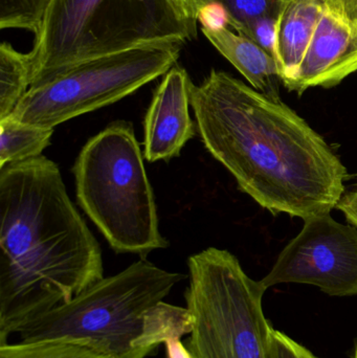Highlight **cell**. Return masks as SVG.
<instances>
[{
  "mask_svg": "<svg viewBox=\"0 0 357 358\" xmlns=\"http://www.w3.org/2000/svg\"><path fill=\"white\" fill-rule=\"evenodd\" d=\"M231 14V27L245 36L252 21L264 16L278 17L282 0H220Z\"/></svg>",
  "mask_w": 357,
  "mask_h": 358,
  "instance_id": "obj_17",
  "label": "cell"
},
{
  "mask_svg": "<svg viewBox=\"0 0 357 358\" xmlns=\"http://www.w3.org/2000/svg\"><path fill=\"white\" fill-rule=\"evenodd\" d=\"M77 199L117 254L169 248L133 126L115 121L92 136L73 167Z\"/></svg>",
  "mask_w": 357,
  "mask_h": 358,
  "instance_id": "obj_5",
  "label": "cell"
},
{
  "mask_svg": "<svg viewBox=\"0 0 357 358\" xmlns=\"http://www.w3.org/2000/svg\"><path fill=\"white\" fill-rule=\"evenodd\" d=\"M323 0H282L277 17L276 60L281 82L289 88L324 12Z\"/></svg>",
  "mask_w": 357,
  "mask_h": 358,
  "instance_id": "obj_11",
  "label": "cell"
},
{
  "mask_svg": "<svg viewBox=\"0 0 357 358\" xmlns=\"http://www.w3.org/2000/svg\"><path fill=\"white\" fill-rule=\"evenodd\" d=\"M197 22L203 25V29L219 31L228 29V25H231V14L224 2L215 0L199 10Z\"/></svg>",
  "mask_w": 357,
  "mask_h": 358,
  "instance_id": "obj_20",
  "label": "cell"
},
{
  "mask_svg": "<svg viewBox=\"0 0 357 358\" xmlns=\"http://www.w3.org/2000/svg\"><path fill=\"white\" fill-rule=\"evenodd\" d=\"M50 0H0V29H25L37 35Z\"/></svg>",
  "mask_w": 357,
  "mask_h": 358,
  "instance_id": "obj_16",
  "label": "cell"
},
{
  "mask_svg": "<svg viewBox=\"0 0 357 358\" xmlns=\"http://www.w3.org/2000/svg\"><path fill=\"white\" fill-rule=\"evenodd\" d=\"M184 44L154 43L80 63L31 87L10 117L54 128L130 96L175 66Z\"/></svg>",
  "mask_w": 357,
  "mask_h": 358,
  "instance_id": "obj_7",
  "label": "cell"
},
{
  "mask_svg": "<svg viewBox=\"0 0 357 358\" xmlns=\"http://www.w3.org/2000/svg\"><path fill=\"white\" fill-rule=\"evenodd\" d=\"M103 278L58 166L41 155L0 167V345Z\"/></svg>",
  "mask_w": 357,
  "mask_h": 358,
  "instance_id": "obj_2",
  "label": "cell"
},
{
  "mask_svg": "<svg viewBox=\"0 0 357 358\" xmlns=\"http://www.w3.org/2000/svg\"><path fill=\"white\" fill-rule=\"evenodd\" d=\"M316 286L331 296H357V227L337 222L331 213L308 217L303 229L260 280Z\"/></svg>",
  "mask_w": 357,
  "mask_h": 358,
  "instance_id": "obj_8",
  "label": "cell"
},
{
  "mask_svg": "<svg viewBox=\"0 0 357 358\" xmlns=\"http://www.w3.org/2000/svg\"><path fill=\"white\" fill-rule=\"evenodd\" d=\"M357 71V31L324 8L307 52L287 90L303 94L308 88H331Z\"/></svg>",
  "mask_w": 357,
  "mask_h": 358,
  "instance_id": "obj_10",
  "label": "cell"
},
{
  "mask_svg": "<svg viewBox=\"0 0 357 358\" xmlns=\"http://www.w3.org/2000/svg\"><path fill=\"white\" fill-rule=\"evenodd\" d=\"M187 278L142 258L27 323L20 341L69 338L113 358H149L170 340L190 334L187 307L165 302Z\"/></svg>",
  "mask_w": 357,
  "mask_h": 358,
  "instance_id": "obj_3",
  "label": "cell"
},
{
  "mask_svg": "<svg viewBox=\"0 0 357 358\" xmlns=\"http://www.w3.org/2000/svg\"><path fill=\"white\" fill-rule=\"evenodd\" d=\"M245 36L259 44L276 59L277 17L264 16L255 19L249 23Z\"/></svg>",
  "mask_w": 357,
  "mask_h": 358,
  "instance_id": "obj_18",
  "label": "cell"
},
{
  "mask_svg": "<svg viewBox=\"0 0 357 358\" xmlns=\"http://www.w3.org/2000/svg\"><path fill=\"white\" fill-rule=\"evenodd\" d=\"M212 1H215V0H180L184 10H186L187 14L189 15L191 19L196 21V22L197 14H198L199 10L205 4L210 3Z\"/></svg>",
  "mask_w": 357,
  "mask_h": 358,
  "instance_id": "obj_24",
  "label": "cell"
},
{
  "mask_svg": "<svg viewBox=\"0 0 357 358\" xmlns=\"http://www.w3.org/2000/svg\"><path fill=\"white\" fill-rule=\"evenodd\" d=\"M270 358H321L300 343L296 342L284 332L275 329L272 332Z\"/></svg>",
  "mask_w": 357,
  "mask_h": 358,
  "instance_id": "obj_19",
  "label": "cell"
},
{
  "mask_svg": "<svg viewBox=\"0 0 357 358\" xmlns=\"http://www.w3.org/2000/svg\"><path fill=\"white\" fill-rule=\"evenodd\" d=\"M214 48L230 61L252 87L275 100H281L279 84L280 69L276 59L259 44L228 29L209 31L201 29Z\"/></svg>",
  "mask_w": 357,
  "mask_h": 358,
  "instance_id": "obj_12",
  "label": "cell"
},
{
  "mask_svg": "<svg viewBox=\"0 0 357 358\" xmlns=\"http://www.w3.org/2000/svg\"><path fill=\"white\" fill-rule=\"evenodd\" d=\"M168 358H191L182 340L173 338L165 344Z\"/></svg>",
  "mask_w": 357,
  "mask_h": 358,
  "instance_id": "obj_23",
  "label": "cell"
},
{
  "mask_svg": "<svg viewBox=\"0 0 357 358\" xmlns=\"http://www.w3.org/2000/svg\"><path fill=\"white\" fill-rule=\"evenodd\" d=\"M350 224L357 227V176L354 185H351L349 191L345 192L337 206Z\"/></svg>",
  "mask_w": 357,
  "mask_h": 358,
  "instance_id": "obj_22",
  "label": "cell"
},
{
  "mask_svg": "<svg viewBox=\"0 0 357 358\" xmlns=\"http://www.w3.org/2000/svg\"><path fill=\"white\" fill-rule=\"evenodd\" d=\"M192 83L186 69L176 64L154 90L144 121V157L149 163L180 157L196 136L189 111Z\"/></svg>",
  "mask_w": 357,
  "mask_h": 358,
  "instance_id": "obj_9",
  "label": "cell"
},
{
  "mask_svg": "<svg viewBox=\"0 0 357 358\" xmlns=\"http://www.w3.org/2000/svg\"><path fill=\"white\" fill-rule=\"evenodd\" d=\"M52 134L54 128L23 123L10 115L0 120V167L41 157Z\"/></svg>",
  "mask_w": 357,
  "mask_h": 358,
  "instance_id": "obj_13",
  "label": "cell"
},
{
  "mask_svg": "<svg viewBox=\"0 0 357 358\" xmlns=\"http://www.w3.org/2000/svg\"><path fill=\"white\" fill-rule=\"evenodd\" d=\"M31 87V61L12 44L0 45V120L12 115Z\"/></svg>",
  "mask_w": 357,
  "mask_h": 358,
  "instance_id": "obj_14",
  "label": "cell"
},
{
  "mask_svg": "<svg viewBox=\"0 0 357 358\" xmlns=\"http://www.w3.org/2000/svg\"><path fill=\"white\" fill-rule=\"evenodd\" d=\"M325 8L357 31V0H323Z\"/></svg>",
  "mask_w": 357,
  "mask_h": 358,
  "instance_id": "obj_21",
  "label": "cell"
},
{
  "mask_svg": "<svg viewBox=\"0 0 357 358\" xmlns=\"http://www.w3.org/2000/svg\"><path fill=\"white\" fill-rule=\"evenodd\" d=\"M352 358H357V338L354 342V349H352Z\"/></svg>",
  "mask_w": 357,
  "mask_h": 358,
  "instance_id": "obj_25",
  "label": "cell"
},
{
  "mask_svg": "<svg viewBox=\"0 0 357 358\" xmlns=\"http://www.w3.org/2000/svg\"><path fill=\"white\" fill-rule=\"evenodd\" d=\"M184 292L191 358H270L274 328L263 310L268 288L228 250L209 248L188 259Z\"/></svg>",
  "mask_w": 357,
  "mask_h": 358,
  "instance_id": "obj_6",
  "label": "cell"
},
{
  "mask_svg": "<svg viewBox=\"0 0 357 358\" xmlns=\"http://www.w3.org/2000/svg\"><path fill=\"white\" fill-rule=\"evenodd\" d=\"M0 358H113L87 343L69 338L6 343L0 345Z\"/></svg>",
  "mask_w": 357,
  "mask_h": 358,
  "instance_id": "obj_15",
  "label": "cell"
},
{
  "mask_svg": "<svg viewBox=\"0 0 357 358\" xmlns=\"http://www.w3.org/2000/svg\"><path fill=\"white\" fill-rule=\"evenodd\" d=\"M191 106L205 148L260 206L303 220L337 208L347 169L282 101L212 69L191 85Z\"/></svg>",
  "mask_w": 357,
  "mask_h": 358,
  "instance_id": "obj_1",
  "label": "cell"
},
{
  "mask_svg": "<svg viewBox=\"0 0 357 358\" xmlns=\"http://www.w3.org/2000/svg\"><path fill=\"white\" fill-rule=\"evenodd\" d=\"M196 38L180 0H50L29 52L31 87L99 57Z\"/></svg>",
  "mask_w": 357,
  "mask_h": 358,
  "instance_id": "obj_4",
  "label": "cell"
}]
</instances>
